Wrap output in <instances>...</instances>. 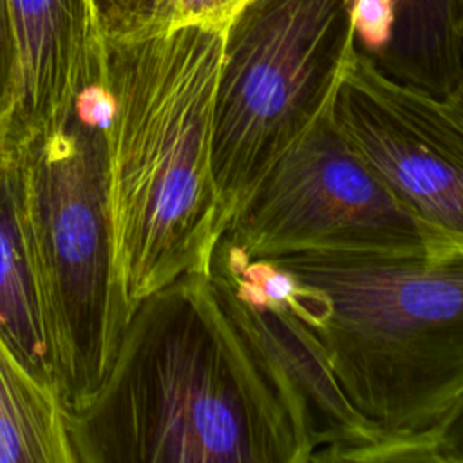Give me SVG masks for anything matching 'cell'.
<instances>
[{
  "instance_id": "277c9868",
  "label": "cell",
  "mask_w": 463,
  "mask_h": 463,
  "mask_svg": "<svg viewBox=\"0 0 463 463\" xmlns=\"http://www.w3.org/2000/svg\"><path fill=\"white\" fill-rule=\"evenodd\" d=\"M358 0H248L224 25L212 168L226 228L329 105L356 47Z\"/></svg>"
},
{
  "instance_id": "8992f818",
  "label": "cell",
  "mask_w": 463,
  "mask_h": 463,
  "mask_svg": "<svg viewBox=\"0 0 463 463\" xmlns=\"http://www.w3.org/2000/svg\"><path fill=\"white\" fill-rule=\"evenodd\" d=\"M246 259H434L463 242L403 206L338 132L329 105L277 157L221 235Z\"/></svg>"
},
{
  "instance_id": "4fadbf2b",
  "label": "cell",
  "mask_w": 463,
  "mask_h": 463,
  "mask_svg": "<svg viewBox=\"0 0 463 463\" xmlns=\"http://www.w3.org/2000/svg\"><path fill=\"white\" fill-rule=\"evenodd\" d=\"M105 40L130 42L179 25L175 0H92Z\"/></svg>"
},
{
  "instance_id": "5bb4252c",
  "label": "cell",
  "mask_w": 463,
  "mask_h": 463,
  "mask_svg": "<svg viewBox=\"0 0 463 463\" xmlns=\"http://www.w3.org/2000/svg\"><path fill=\"white\" fill-rule=\"evenodd\" d=\"M18 101V58L9 16V0H0V134L7 141Z\"/></svg>"
},
{
  "instance_id": "3957f363",
  "label": "cell",
  "mask_w": 463,
  "mask_h": 463,
  "mask_svg": "<svg viewBox=\"0 0 463 463\" xmlns=\"http://www.w3.org/2000/svg\"><path fill=\"white\" fill-rule=\"evenodd\" d=\"M353 407L398 449L432 461L463 405V251L434 259H262ZM271 295V293H269Z\"/></svg>"
},
{
  "instance_id": "9c48e42d",
  "label": "cell",
  "mask_w": 463,
  "mask_h": 463,
  "mask_svg": "<svg viewBox=\"0 0 463 463\" xmlns=\"http://www.w3.org/2000/svg\"><path fill=\"white\" fill-rule=\"evenodd\" d=\"M18 58V101L7 150L63 121L101 45L92 0H9Z\"/></svg>"
},
{
  "instance_id": "2e32d148",
  "label": "cell",
  "mask_w": 463,
  "mask_h": 463,
  "mask_svg": "<svg viewBox=\"0 0 463 463\" xmlns=\"http://www.w3.org/2000/svg\"><path fill=\"white\" fill-rule=\"evenodd\" d=\"M432 461L463 463V405L438 430L432 447Z\"/></svg>"
},
{
  "instance_id": "6da1fadb",
  "label": "cell",
  "mask_w": 463,
  "mask_h": 463,
  "mask_svg": "<svg viewBox=\"0 0 463 463\" xmlns=\"http://www.w3.org/2000/svg\"><path fill=\"white\" fill-rule=\"evenodd\" d=\"M78 463H306L313 445L208 273L132 311L110 371L71 412Z\"/></svg>"
},
{
  "instance_id": "8fae6325",
  "label": "cell",
  "mask_w": 463,
  "mask_h": 463,
  "mask_svg": "<svg viewBox=\"0 0 463 463\" xmlns=\"http://www.w3.org/2000/svg\"><path fill=\"white\" fill-rule=\"evenodd\" d=\"M354 40L398 81L441 98L458 85V0H358Z\"/></svg>"
},
{
  "instance_id": "30bf717a",
  "label": "cell",
  "mask_w": 463,
  "mask_h": 463,
  "mask_svg": "<svg viewBox=\"0 0 463 463\" xmlns=\"http://www.w3.org/2000/svg\"><path fill=\"white\" fill-rule=\"evenodd\" d=\"M0 333L22 362L63 398L58 336L11 150L0 165Z\"/></svg>"
},
{
  "instance_id": "7a4b0ae2",
  "label": "cell",
  "mask_w": 463,
  "mask_h": 463,
  "mask_svg": "<svg viewBox=\"0 0 463 463\" xmlns=\"http://www.w3.org/2000/svg\"><path fill=\"white\" fill-rule=\"evenodd\" d=\"M222 36L224 25L181 24L141 40L103 38L107 192L123 329L150 293L208 273L226 230L212 168Z\"/></svg>"
},
{
  "instance_id": "ba28073f",
  "label": "cell",
  "mask_w": 463,
  "mask_h": 463,
  "mask_svg": "<svg viewBox=\"0 0 463 463\" xmlns=\"http://www.w3.org/2000/svg\"><path fill=\"white\" fill-rule=\"evenodd\" d=\"M208 277L269 367L313 445V461H400L396 445L353 407L324 351L280 297L264 291L217 244Z\"/></svg>"
},
{
  "instance_id": "9a60e30c",
  "label": "cell",
  "mask_w": 463,
  "mask_h": 463,
  "mask_svg": "<svg viewBox=\"0 0 463 463\" xmlns=\"http://www.w3.org/2000/svg\"><path fill=\"white\" fill-rule=\"evenodd\" d=\"M248 0H175L181 24L226 25L235 11Z\"/></svg>"
},
{
  "instance_id": "ac0fdd59",
  "label": "cell",
  "mask_w": 463,
  "mask_h": 463,
  "mask_svg": "<svg viewBox=\"0 0 463 463\" xmlns=\"http://www.w3.org/2000/svg\"><path fill=\"white\" fill-rule=\"evenodd\" d=\"M7 154H9V150H7V146H5V139H4V136L0 134V165L4 163V159L7 157Z\"/></svg>"
},
{
  "instance_id": "e0dca14e",
  "label": "cell",
  "mask_w": 463,
  "mask_h": 463,
  "mask_svg": "<svg viewBox=\"0 0 463 463\" xmlns=\"http://www.w3.org/2000/svg\"><path fill=\"white\" fill-rule=\"evenodd\" d=\"M458 31H459V49H461V72L456 89L447 96L463 110V0H458Z\"/></svg>"
},
{
  "instance_id": "5b68a950",
  "label": "cell",
  "mask_w": 463,
  "mask_h": 463,
  "mask_svg": "<svg viewBox=\"0 0 463 463\" xmlns=\"http://www.w3.org/2000/svg\"><path fill=\"white\" fill-rule=\"evenodd\" d=\"M22 181L63 369V402L85 409L114 362L123 322L114 286L107 146L74 110L9 148Z\"/></svg>"
},
{
  "instance_id": "7c38bea8",
  "label": "cell",
  "mask_w": 463,
  "mask_h": 463,
  "mask_svg": "<svg viewBox=\"0 0 463 463\" xmlns=\"http://www.w3.org/2000/svg\"><path fill=\"white\" fill-rule=\"evenodd\" d=\"M0 463H78L71 411L0 333Z\"/></svg>"
},
{
  "instance_id": "52a82bcc",
  "label": "cell",
  "mask_w": 463,
  "mask_h": 463,
  "mask_svg": "<svg viewBox=\"0 0 463 463\" xmlns=\"http://www.w3.org/2000/svg\"><path fill=\"white\" fill-rule=\"evenodd\" d=\"M347 145L421 221L463 242V110L354 47L331 99Z\"/></svg>"
}]
</instances>
